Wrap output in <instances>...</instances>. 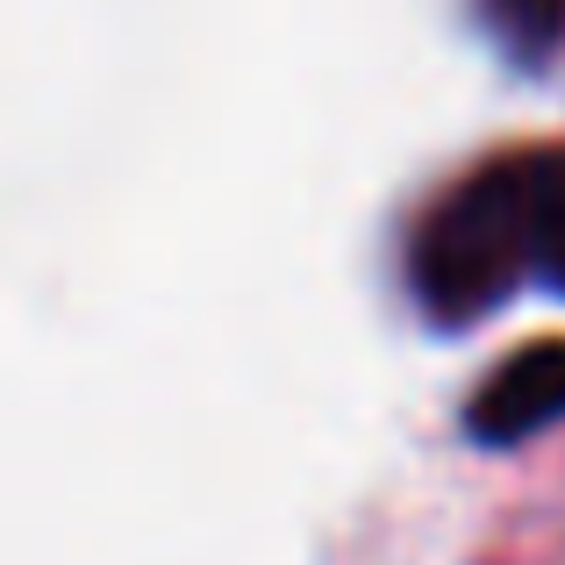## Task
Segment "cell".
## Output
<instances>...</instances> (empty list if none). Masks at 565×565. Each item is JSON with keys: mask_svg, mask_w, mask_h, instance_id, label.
I'll return each instance as SVG.
<instances>
[{"mask_svg": "<svg viewBox=\"0 0 565 565\" xmlns=\"http://www.w3.org/2000/svg\"><path fill=\"white\" fill-rule=\"evenodd\" d=\"M565 294V151H515L480 166L423 215L408 287L437 322L466 330L515 287Z\"/></svg>", "mask_w": 565, "mask_h": 565, "instance_id": "obj_1", "label": "cell"}, {"mask_svg": "<svg viewBox=\"0 0 565 565\" xmlns=\"http://www.w3.org/2000/svg\"><path fill=\"white\" fill-rule=\"evenodd\" d=\"M552 423H565V337H544V344L501 359L466 408L472 444H523Z\"/></svg>", "mask_w": 565, "mask_h": 565, "instance_id": "obj_2", "label": "cell"}, {"mask_svg": "<svg viewBox=\"0 0 565 565\" xmlns=\"http://www.w3.org/2000/svg\"><path fill=\"white\" fill-rule=\"evenodd\" d=\"M501 29H509L523 51H544L565 29V0H501Z\"/></svg>", "mask_w": 565, "mask_h": 565, "instance_id": "obj_3", "label": "cell"}]
</instances>
